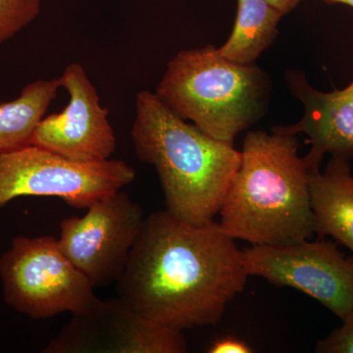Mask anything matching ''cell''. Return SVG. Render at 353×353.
<instances>
[{
	"label": "cell",
	"instance_id": "obj_1",
	"mask_svg": "<svg viewBox=\"0 0 353 353\" xmlns=\"http://www.w3.org/2000/svg\"><path fill=\"white\" fill-rule=\"evenodd\" d=\"M248 277L243 250L219 223L190 224L158 211L143 222L118 294L150 321L183 332L217 324Z\"/></svg>",
	"mask_w": 353,
	"mask_h": 353
},
{
	"label": "cell",
	"instance_id": "obj_2",
	"mask_svg": "<svg viewBox=\"0 0 353 353\" xmlns=\"http://www.w3.org/2000/svg\"><path fill=\"white\" fill-rule=\"evenodd\" d=\"M299 148L292 134H246L240 167L219 212L224 233L252 245H290L312 238L310 173Z\"/></svg>",
	"mask_w": 353,
	"mask_h": 353
},
{
	"label": "cell",
	"instance_id": "obj_3",
	"mask_svg": "<svg viewBox=\"0 0 353 353\" xmlns=\"http://www.w3.org/2000/svg\"><path fill=\"white\" fill-rule=\"evenodd\" d=\"M131 136L139 159L157 169L167 212L194 225L214 220L241 165L233 143L189 124L150 90L137 95Z\"/></svg>",
	"mask_w": 353,
	"mask_h": 353
},
{
	"label": "cell",
	"instance_id": "obj_4",
	"mask_svg": "<svg viewBox=\"0 0 353 353\" xmlns=\"http://www.w3.org/2000/svg\"><path fill=\"white\" fill-rule=\"evenodd\" d=\"M268 92L261 69L231 61L206 46L180 51L167 65L155 94L179 117L234 145L259 119Z\"/></svg>",
	"mask_w": 353,
	"mask_h": 353
},
{
	"label": "cell",
	"instance_id": "obj_5",
	"mask_svg": "<svg viewBox=\"0 0 353 353\" xmlns=\"http://www.w3.org/2000/svg\"><path fill=\"white\" fill-rule=\"evenodd\" d=\"M4 301L32 319L81 312L94 303V288L50 236H16L0 256Z\"/></svg>",
	"mask_w": 353,
	"mask_h": 353
},
{
	"label": "cell",
	"instance_id": "obj_6",
	"mask_svg": "<svg viewBox=\"0 0 353 353\" xmlns=\"http://www.w3.org/2000/svg\"><path fill=\"white\" fill-rule=\"evenodd\" d=\"M134 178V169L121 160L76 161L30 145L0 154V208L21 196H50L87 209Z\"/></svg>",
	"mask_w": 353,
	"mask_h": 353
},
{
	"label": "cell",
	"instance_id": "obj_7",
	"mask_svg": "<svg viewBox=\"0 0 353 353\" xmlns=\"http://www.w3.org/2000/svg\"><path fill=\"white\" fill-rule=\"evenodd\" d=\"M83 217L60 223V248L94 288L118 282L138 240L145 215L122 190L88 206Z\"/></svg>",
	"mask_w": 353,
	"mask_h": 353
},
{
	"label": "cell",
	"instance_id": "obj_8",
	"mask_svg": "<svg viewBox=\"0 0 353 353\" xmlns=\"http://www.w3.org/2000/svg\"><path fill=\"white\" fill-rule=\"evenodd\" d=\"M243 260L248 276L301 290L340 319L353 310V256H345L332 241L253 245L243 250Z\"/></svg>",
	"mask_w": 353,
	"mask_h": 353
},
{
	"label": "cell",
	"instance_id": "obj_9",
	"mask_svg": "<svg viewBox=\"0 0 353 353\" xmlns=\"http://www.w3.org/2000/svg\"><path fill=\"white\" fill-rule=\"evenodd\" d=\"M179 330L162 326L124 301L97 299L72 319L43 348L44 353H185Z\"/></svg>",
	"mask_w": 353,
	"mask_h": 353
},
{
	"label": "cell",
	"instance_id": "obj_10",
	"mask_svg": "<svg viewBox=\"0 0 353 353\" xmlns=\"http://www.w3.org/2000/svg\"><path fill=\"white\" fill-rule=\"evenodd\" d=\"M59 79L68 92V104L64 110L39 121L31 145L76 161L110 159L117 141L108 120V109L101 105L87 72L80 63H72Z\"/></svg>",
	"mask_w": 353,
	"mask_h": 353
},
{
	"label": "cell",
	"instance_id": "obj_11",
	"mask_svg": "<svg viewBox=\"0 0 353 353\" xmlns=\"http://www.w3.org/2000/svg\"><path fill=\"white\" fill-rule=\"evenodd\" d=\"M285 80L290 92L303 103V117L296 124L274 127L272 131L308 137L311 148L303 159L309 173L320 171L327 154L353 159V80L332 92L311 87L303 72L290 71Z\"/></svg>",
	"mask_w": 353,
	"mask_h": 353
},
{
	"label": "cell",
	"instance_id": "obj_12",
	"mask_svg": "<svg viewBox=\"0 0 353 353\" xmlns=\"http://www.w3.org/2000/svg\"><path fill=\"white\" fill-rule=\"evenodd\" d=\"M310 203L318 238L332 236L353 254V175L350 160L333 157L310 173Z\"/></svg>",
	"mask_w": 353,
	"mask_h": 353
},
{
	"label": "cell",
	"instance_id": "obj_13",
	"mask_svg": "<svg viewBox=\"0 0 353 353\" xmlns=\"http://www.w3.org/2000/svg\"><path fill=\"white\" fill-rule=\"evenodd\" d=\"M61 88L60 79L37 80L23 88L18 99L0 104V154L31 145L39 121Z\"/></svg>",
	"mask_w": 353,
	"mask_h": 353
},
{
	"label": "cell",
	"instance_id": "obj_14",
	"mask_svg": "<svg viewBox=\"0 0 353 353\" xmlns=\"http://www.w3.org/2000/svg\"><path fill=\"white\" fill-rule=\"evenodd\" d=\"M238 14L231 36L219 52L236 63H254L275 41L284 13L265 0H238Z\"/></svg>",
	"mask_w": 353,
	"mask_h": 353
},
{
	"label": "cell",
	"instance_id": "obj_15",
	"mask_svg": "<svg viewBox=\"0 0 353 353\" xmlns=\"http://www.w3.org/2000/svg\"><path fill=\"white\" fill-rule=\"evenodd\" d=\"M41 6V0H0V46L31 24Z\"/></svg>",
	"mask_w": 353,
	"mask_h": 353
},
{
	"label": "cell",
	"instance_id": "obj_16",
	"mask_svg": "<svg viewBox=\"0 0 353 353\" xmlns=\"http://www.w3.org/2000/svg\"><path fill=\"white\" fill-rule=\"evenodd\" d=\"M340 328L334 330L324 340L316 345L318 353H353V310L343 319Z\"/></svg>",
	"mask_w": 353,
	"mask_h": 353
},
{
	"label": "cell",
	"instance_id": "obj_17",
	"mask_svg": "<svg viewBox=\"0 0 353 353\" xmlns=\"http://www.w3.org/2000/svg\"><path fill=\"white\" fill-rule=\"evenodd\" d=\"M252 352V348L245 341L231 338V336L214 341L208 350L209 353H250Z\"/></svg>",
	"mask_w": 353,
	"mask_h": 353
},
{
	"label": "cell",
	"instance_id": "obj_18",
	"mask_svg": "<svg viewBox=\"0 0 353 353\" xmlns=\"http://www.w3.org/2000/svg\"><path fill=\"white\" fill-rule=\"evenodd\" d=\"M265 1L277 8L281 12L287 14L296 8L301 0H265Z\"/></svg>",
	"mask_w": 353,
	"mask_h": 353
},
{
	"label": "cell",
	"instance_id": "obj_19",
	"mask_svg": "<svg viewBox=\"0 0 353 353\" xmlns=\"http://www.w3.org/2000/svg\"><path fill=\"white\" fill-rule=\"evenodd\" d=\"M326 1L336 2V3L347 4V6L353 7V0H326Z\"/></svg>",
	"mask_w": 353,
	"mask_h": 353
}]
</instances>
